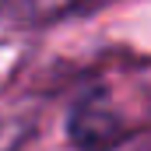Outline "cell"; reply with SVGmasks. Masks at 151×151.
Segmentation results:
<instances>
[{
	"mask_svg": "<svg viewBox=\"0 0 151 151\" xmlns=\"http://www.w3.org/2000/svg\"><path fill=\"white\" fill-rule=\"evenodd\" d=\"M70 137L84 151H106L119 137V116L109 109L102 95H95L84 106H77V113L70 116Z\"/></svg>",
	"mask_w": 151,
	"mask_h": 151,
	"instance_id": "6da1fadb",
	"label": "cell"
},
{
	"mask_svg": "<svg viewBox=\"0 0 151 151\" xmlns=\"http://www.w3.org/2000/svg\"><path fill=\"white\" fill-rule=\"evenodd\" d=\"M25 130H28V127H25L21 119H0V151H18Z\"/></svg>",
	"mask_w": 151,
	"mask_h": 151,
	"instance_id": "7a4b0ae2",
	"label": "cell"
}]
</instances>
